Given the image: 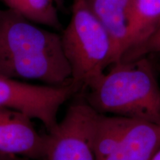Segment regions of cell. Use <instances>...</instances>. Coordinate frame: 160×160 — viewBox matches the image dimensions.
I'll use <instances>...</instances> for the list:
<instances>
[{
	"label": "cell",
	"instance_id": "cell-11",
	"mask_svg": "<svg viewBox=\"0 0 160 160\" xmlns=\"http://www.w3.org/2000/svg\"><path fill=\"white\" fill-rule=\"evenodd\" d=\"M8 9L19 13L31 22L61 30L58 9L53 0H2Z\"/></svg>",
	"mask_w": 160,
	"mask_h": 160
},
{
	"label": "cell",
	"instance_id": "cell-14",
	"mask_svg": "<svg viewBox=\"0 0 160 160\" xmlns=\"http://www.w3.org/2000/svg\"><path fill=\"white\" fill-rule=\"evenodd\" d=\"M53 2H54L55 5H57L58 9H62L63 8L65 0H53Z\"/></svg>",
	"mask_w": 160,
	"mask_h": 160
},
{
	"label": "cell",
	"instance_id": "cell-3",
	"mask_svg": "<svg viewBox=\"0 0 160 160\" xmlns=\"http://www.w3.org/2000/svg\"><path fill=\"white\" fill-rule=\"evenodd\" d=\"M62 50L71 70V83L77 93L85 92L117 62L108 33L85 0L73 3L68 25L61 35Z\"/></svg>",
	"mask_w": 160,
	"mask_h": 160
},
{
	"label": "cell",
	"instance_id": "cell-4",
	"mask_svg": "<svg viewBox=\"0 0 160 160\" xmlns=\"http://www.w3.org/2000/svg\"><path fill=\"white\" fill-rule=\"evenodd\" d=\"M77 93L72 83L36 85L0 75V108L13 109L41 122L50 133L57 127L61 106Z\"/></svg>",
	"mask_w": 160,
	"mask_h": 160
},
{
	"label": "cell",
	"instance_id": "cell-15",
	"mask_svg": "<svg viewBox=\"0 0 160 160\" xmlns=\"http://www.w3.org/2000/svg\"><path fill=\"white\" fill-rule=\"evenodd\" d=\"M151 160H160V148L156 152V153L153 156Z\"/></svg>",
	"mask_w": 160,
	"mask_h": 160
},
{
	"label": "cell",
	"instance_id": "cell-16",
	"mask_svg": "<svg viewBox=\"0 0 160 160\" xmlns=\"http://www.w3.org/2000/svg\"><path fill=\"white\" fill-rule=\"evenodd\" d=\"M80 1H82V0H73V3L78 2H80Z\"/></svg>",
	"mask_w": 160,
	"mask_h": 160
},
{
	"label": "cell",
	"instance_id": "cell-12",
	"mask_svg": "<svg viewBox=\"0 0 160 160\" xmlns=\"http://www.w3.org/2000/svg\"><path fill=\"white\" fill-rule=\"evenodd\" d=\"M151 53H160V25L142 43L128 51L120 62L133 61Z\"/></svg>",
	"mask_w": 160,
	"mask_h": 160
},
{
	"label": "cell",
	"instance_id": "cell-7",
	"mask_svg": "<svg viewBox=\"0 0 160 160\" xmlns=\"http://www.w3.org/2000/svg\"><path fill=\"white\" fill-rule=\"evenodd\" d=\"M111 38L117 62L128 50L131 0H85Z\"/></svg>",
	"mask_w": 160,
	"mask_h": 160
},
{
	"label": "cell",
	"instance_id": "cell-1",
	"mask_svg": "<svg viewBox=\"0 0 160 160\" xmlns=\"http://www.w3.org/2000/svg\"><path fill=\"white\" fill-rule=\"evenodd\" d=\"M0 75L46 85L71 82L61 35L42 28L10 9L0 10Z\"/></svg>",
	"mask_w": 160,
	"mask_h": 160
},
{
	"label": "cell",
	"instance_id": "cell-5",
	"mask_svg": "<svg viewBox=\"0 0 160 160\" xmlns=\"http://www.w3.org/2000/svg\"><path fill=\"white\" fill-rule=\"evenodd\" d=\"M99 113L78 100L50 133L47 160H95L93 139Z\"/></svg>",
	"mask_w": 160,
	"mask_h": 160
},
{
	"label": "cell",
	"instance_id": "cell-2",
	"mask_svg": "<svg viewBox=\"0 0 160 160\" xmlns=\"http://www.w3.org/2000/svg\"><path fill=\"white\" fill-rule=\"evenodd\" d=\"M113 65L85 91L86 102L99 113L160 124V87L149 60Z\"/></svg>",
	"mask_w": 160,
	"mask_h": 160
},
{
	"label": "cell",
	"instance_id": "cell-13",
	"mask_svg": "<svg viewBox=\"0 0 160 160\" xmlns=\"http://www.w3.org/2000/svg\"><path fill=\"white\" fill-rule=\"evenodd\" d=\"M0 160H33V159H31L27 157H21V156L0 153Z\"/></svg>",
	"mask_w": 160,
	"mask_h": 160
},
{
	"label": "cell",
	"instance_id": "cell-10",
	"mask_svg": "<svg viewBox=\"0 0 160 160\" xmlns=\"http://www.w3.org/2000/svg\"><path fill=\"white\" fill-rule=\"evenodd\" d=\"M134 119L120 116L98 114L93 139L95 160H104L114 150Z\"/></svg>",
	"mask_w": 160,
	"mask_h": 160
},
{
	"label": "cell",
	"instance_id": "cell-8",
	"mask_svg": "<svg viewBox=\"0 0 160 160\" xmlns=\"http://www.w3.org/2000/svg\"><path fill=\"white\" fill-rule=\"evenodd\" d=\"M160 148V124L135 120L104 160H151Z\"/></svg>",
	"mask_w": 160,
	"mask_h": 160
},
{
	"label": "cell",
	"instance_id": "cell-6",
	"mask_svg": "<svg viewBox=\"0 0 160 160\" xmlns=\"http://www.w3.org/2000/svg\"><path fill=\"white\" fill-rule=\"evenodd\" d=\"M48 134H41L22 112L0 108V153L47 160Z\"/></svg>",
	"mask_w": 160,
	"mask_h": 160
},
{
	"label": "cell",
	"instance_id": "cell-9",
	"mask_svg": "<svg viewBox=\"0 0 160 160\" xmlns=\"http://www.w3.org/2000/svg\"><path fill=\"white\" fill-rule=\"evenodd\" d=\"M159 25L160 0H131L126 53L142 43Z\"/></svg>",
	"mask_w": 160,
	"mask_h": 160
}]
</instances>
